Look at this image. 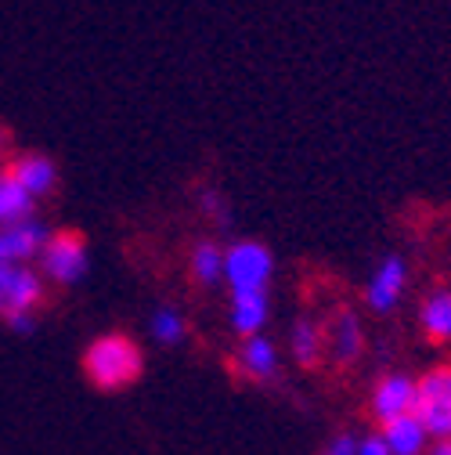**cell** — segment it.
Wrapping results in <instances>:
<instances>
[{
  "label": "cell",
  "mask_w": 451,
  "mask_h": 455,
  "mask_svg": "<svg viewBox=\"0 0 451 455\" xmlns=\"http://www.w3.org/2000/svg\"><path fill=\"white\" fill-rule=\"evenodd\" d=\"M423 455H451V437H437V441H430Z\"/></svg>",
  "instance_id": "obj_22"
},
{
  "label": "cell",
  "mask_w": 451,
  "mask_h": 455,
  "mask_svg": "<svg viewBox=\"0 0 451 455\" xmlns=\"http://www.w3.org/2000/svg\"><path fill=\"white\" fill-rule=\"evenodd\" d=\"M419 332L433 347H451V286H433L419 300Z\"/></svg>",
  "instance_id": "obj_14"
},
{
  "label": "cell",
  "mask_w": 451,
  "mask_h": 455,
  "mask_svg": "<svg viewBox=\"0 0 451 455\" xmlns=\"http://www.w3.org/2000/svg\"><path fill=\"white\" fill-rule=\"evenodd\" d=\"M321 332H325V362L340 372L354 369L368 351L365 315L351 304H332L321 315Z\"/></svg>",
  "instance_id": "obj_3"
},
{
  "label": "cell",
  "mask_w": 451,
  "mask_h": 455,
  "mask_svg": "<svg viewBox=\"0 0 451 455\" xmlns=\"http://www.w3.org/2000/svg\"><path fill=\"white\" fill-rule=\"evenodd\" d=\"M281 344L267 332H257V336H242L235 344V355H232V369L239 379L253 383V387H271L281 379Z\"/></svg>",
  "instance_id": "obj_8"
},
{
  "label": "cell",
  "mask_w": 451,
  "mask_h": 455,
  "mask_svg": "<svg viewBox=\"0 0 451 455\" xmlns=\"http://www.w3.org/2000/svg\"><path fill=\"white\" fill-rule=\"evenodd\" d=\"M318 455H358V434H354V430H336V434H328V441L321 444Z\"/></svg>",
  "instance_id": "obj_20"
},
{
  "label": "cell",
  "mask_w": 451,
  "mask_h": 455,
  "mask_svg": "<svg viewBox=\"0 0 451 455\" xmlns=\"http://www.w3.org/2000/svg\"><path fill=\"white\" fill-rule=\"evenodd\" d=\"M83 376L91 387L116 394L141 379L145 372V351L131 332H101L83 347Z\"/></svg>",
  "instance_id": "obj_1"
},
{
  "label": "cell",
  "mask_w": 451,
  "mask_h": 455,
  "mask_svg": "<svg viewBox=\"0 0 451 455\" xmlns=\"http://www.w3.org/2000/svg\"><path fill=\"white\" fill-rule=\"evenodd\" d=\"M33 264L44 275L47 286L73 290L91 271V246H87V239L80 232H51Z\"/></svg>",
  "instance_id": "obj_2"
},
{
  "label": "cell",
  "mask_w": 451,
  "mask_h": 455,
  "mask_svg": "<svg viewBox=\"0 0 451 455\" xmlns=\"http://www.w3.org/2000/svg\"><path fill=\"white\" fill-rule=\"evenodd\" d=\"M376 430H379V437L386 441L390 455H423L426 444H430L426 427H423L412 412H408V416H398V419H386V423H379Z\"/></svg>",
  "instance_id": "obj_17"
},
{
  "label": "cell",
  "mask_w": 451,
  "mask_h": 455,
  "mask_svg": "<svg viewBox=\"0 0 451 455\" xmlns=\"http://www.w3.org/2000/svg\"><path fill=\"white\" fill-rule=\"evenodd\" d=\"M4 166H8V174L19 181V188H22L33 203H44L47 196H54V188H59V166H54V159L44 156V152H19V156H8Z\"/></svg>",
  "instance_id": "obj_10"
},
{
  "label": "cell",
  "mask_w": 451,
  "mask_h": 455,
  "mask_svg": "<svg viewBox=\"0 0 451 455\" xmlns=\"http://www.w3.org/2000/svg\"><path fill=\"white\" fill-rule=\"evenodd\" d=\"M412 416L426 427L430 441L451 437V362H433L415 376V409Z\"/></svg>",
  "instance_id": "obj_4"
},
{
  "label": "cell",
  "mask_w": 451,
  "mask_h": 455,
  "mask_svg": "<svg viewBox=\"0 0 451 455\" xmlns=\"http://www.w3.org/2000/svg\"><path fill=\"white\" fill-rule=\"evenodd\" d=\"M47 235L51 228L36 213L19 224H4L0 228V264H33Z\"/></svg>",
  "instance_id": "obj_11"
},
{
  "label": "cell",
  "mask_w": 451,
  "mask_h": 455,
  "mask_svg": "<svg viewBox=\"0 0 451 455\" xmlns=\"http://www.w3.org/2000/svg\"><path fill=\"white\" fill-rule=\"evenodd\" d=\"M358 455H390V448L379 437V430H368V434L358 437Z\"/></svg>",
  "instance_id": "obj_21"
},
{
  "label": "cell",
  "mask_w": 451,
  "mask_h": 455,
  "mask_svg": "<svg viewBox=\"0 0 451 455\" xmlns=\"http://www.w3.org/2000/svg\"><path fill=\"white\" fill-rule=\"evenodd\" d=\"M267 322H271V290H228V325L239 339L267 332Z\"/></svg>",
  "instance_id": "obj_13"
},
{
  "label": "cell",
  "mask_w": 451,
  "mask_h": 455,
  "mask_svg": "<svg viewBox=\"0 0 451 455\" xmlns=\"http://www.w3.org/2000/svg\"><path fill=\"white\" fill-rule=\"evenodd\" d=\"M188 275L199 290H213V286H224V243L206 235V239H195L192 250H188Z\"/></svg>",
  "instance_id": "obj_15"
},
{
  "label": "cell",
  "mask_w": 451,
  "mask_h": 455,
  "mask_svg": "<svg viewBox=\"0 0 451 455\" xmlns=\"http://www.w3.org/2000/svg\"><path fill=\"white\" fill-rule=\"evenodd\" d=\"M274 253L260 239L224 243V290H271Z\"/></svg>",
  "instance_id": "obj_5"
},
{
  "label": "cell",
  "mask_w": 451,
  "mask_h": 455,
  "mask_svg": "<svg viewBox=\"0 0 451 455\" xmlns=\"http://www.w3.org/2000/svg\"><path fill=\"white\" fill-rule=\"evenodd\" d=\"M415 409V376L405 369H386L376 376L372 390H368V416L379 423L408 416Z\"/></svg>",
  "instance_id": "obj_9"
},
{
  "label": "cell",
  "mask_w": 451,
  "mask_h": 455,
  "mask_svg": "<svg viewBox=\"0 0 451 455\" xmlns=\"http://www.w3.org/2000/svg\"><path fill=\"white\" fill-rule=\"evenodd\" d=\"M195 206H199V213H202V220L206 224H217V228H228L232 224V203H228V196H224L220 188H199V196H195Z\"/></svg>",
  "instance_id": "obj_19"
},
{
  "label": "cell",
  "mask_w": 451,
  "mask_h": 455,
  "mask_svg": "<svg viewBox=\"0 0 451 455\" xmlns=\"http://www.w3.org/2000/svg\"><path fill=\"white\" fill-rule=\"evenodd\" d=\"M47 300V282L36 264H0V322L40 318Z\"/></svg>",
  "instance_id": "obj_6"
},
{
  "label": "cell",
  "mask_w": 451,
  "mask_h": 455,
  "mask_svg": "<svg viewBox=\"0 0 451 455\" xmlns=\"http://www.w3.org/2000/svg\"><path fill=\"white\" fill-rule=\"evenodd\" d=\"M188 336H192V322H188V315H185L181 307L159 304V307L148 315V339H155V347H166V351L185 347Z\"/></svg>",
  "instance_id": "obj_16"
},
{
  "label": "cell",
  "mask_w": 451,
  "mask_h": 455,
  "mask_svg": "<svg viewBox=\"0 0 451 455\" xmlns=\"http://www.w3.org/2000/svg\"><path fill=\"white\" fill-rule=\"evenodd\" d=\"M281 351H286L289 362H297L300 369H321L325 365L321 318L318 315H297L286 329V344H281Z\"/></svg>",
  "instance_id": "obj_12"
},
{
  "label": "cell",
  "mask_w": 451,
  "mask_h": 455,
  "mask_svg": "<svg viewBox=\"0 0 451 455\" xmlns=\"http://www.w3.org/2000/svg\"><path fill=\"white\" fill-rule=\"evenodd\" d=\"M408 282H412L408 260L401 253H383L365 278L361 300L372 315H393L401 307V300L408 297Z\"/></svg>",
  "instance_id": "obj_7"
},
{
  "label": "cell",
  "mask_w": 451,
  "mask_h": 455,
  "mask_svg": "<svg viewBox=\"0 0 451 455\" xmlns=\"http://www.w3.org/2000/svg\"><path fill=\"white\" fill-rule=\"evenodd\" d=\"M33 213H36V203L19 188V181L8 174V166L0 163V228L19 224V220H26Z\"/></svg>",
  "instance_id": "obj_18"
}]
</instances>
